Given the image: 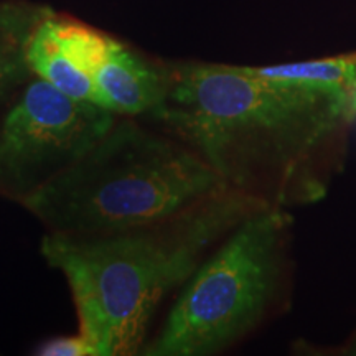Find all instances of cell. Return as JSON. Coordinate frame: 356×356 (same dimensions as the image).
Masks as SVG:
<instances>
[{
  "mask_svg": "<svg viewBox=\"0 0 356 356\" xmlns=\"http://www.w3.org/2000/svg\"><path fill=\"white\" fill-rule=\"evenodd\" d=\"M168 70L165 95L142 119L190 147L226 188L282 210L327 197L348 157V92L256 66Z\"/></svg>",
  "mask_w": 356,
  "mask_h": 356,
  "instance_id": "1",
  "label": "cell"
},
{
  "mask_svg": "<svg viewBox=\"0 0 356 356\" xmlns=\"http://www.w3.org/2000/svg\"><path fill=\"white\" fill-rule=\"evenodd\" d=\"M261 208L266 204L222 188L184 211L118 233H47L40 249L66 279L78 332L95 356L140 355L160 302Z\"/></svg>",
  "mask_w": 356,
  "mask_h": 356,
  "instance_id": "2",
  "label": "cell"
},
{
  "mask_svg": "<svg viewBox=\"0 0 356 356\" xmlns=\"http://www.w3.org/2000/svg\"><path fill=\"white\" fill-rule=\"evenodd\" d=\"M226 188L190 147L118 115L73 165L22 204L50 234L118 233L168 218Z\"/></svg>",
  "mask_w": 356,
  "mask_h": 356,
  "instance_id": "3",
  "label": "cell"
},
{
  "mask_svg": "<svg viewBox=\"0 0 356 356\" xmlns=\"http://www.w3.org/2000/svg\"><path fill=\"white\" fill-rule=\"evenodd\" d=\"M293 220L261 208L239 222L181 286L144 356H213L241 343L280 312L292 292Z\"/></svg>",
  "mask_w": 356,
  "mask_h": 356,
  "instance_id": "4",
  "label": "cell"
},
{
  "mask_svg": "<svg viewBox=\"0 0 356 356\" xmlns=\"http://www.w3.org/2000/svg\"><path fill=\"white\" fill-rule=\"evenodd\" d=\"M118 115L33 76L0 114V197L24 204L99 140Z\"/></svg>",
  "mask_w": 356,
  "mask_h": 356,
  "instance_id": "5",
  "label": "cell"
},
{
  "mask_svg": "<svg viewBox=\"0 0 356 356\" xmlns=\"http://www.w3.org/2000/svg\"><path fill=\"white\" fill-rule=\"evenodd\" d=\"M170 70L162 68L108 37L92 81L97 106L115 115L142 119L162 101Z\"/></svg>",
  "mask_w": 356,
  "mask_h": 356,
  "instance_id": "6",
  "label": "cell"
},
{
  "mask_svg": "<svg viewBox=\"0 0 356 356\" xmlns=\"http://www.w3.org/2000/svg\"><path fill=\"white\" fill-rule=\"evenodd\" d=\"M48 12L29 3L0 2V114L35 76L26 60V47Z\"/></svg>",
  "mask_w": 356,
  "mask_h": 356,
  "instance_id": "7",
  "label": "cell"
},
{
  "mask_svg": "<svg viewBox=\"0 0 356 356\" xmlns=\"http://www.w3.org/2000/svg\"><path fill=\"white\" fill-rule=\"evenodd\" d=\"M47 15L33 30L29 47H26V60H29L30 70L35 76L50 83L66 96L97 104L95 81L61 50L48 29Z\"/></svg>",
  "mask_w": 356,
  "mask_h": 356,
  "instance_id": "8",
  "label": "cell"
},
{
  "mask_svg": "<svg viewBox=\"0 0 356 356\" xmlns=\"http://www.w3.org/2000/svg\"><path fill=\"white\" fill-rule=\"evenodd\" d=\"M266 76L296 79L317 86L343 89L348 92L356 84V51L345 55L299 61V63L256 66Z\"/></svg>",
  "mask_w": 356,
  "mask_h": 356,
  "instance_id": "9",
  "label": "cell"
},
{
  "mask_svg": "<svg viewBox=\"0 0 356 356\" xmlns=\"http://www.w3.org/2000/svg\"><path fill=\"white\" fill-rule=\"evenodd\" d=\"M40 356H95L91 345L84 340L81 333L47 338L33 351Z\"/></svg>",
  "mask_w": 356,
  "mask_h": 356,
  "instance_id": "10",
  "label": "cell"
},
{
  "mask_svg": "<svg viewBox=\"0 0 356 356\" xmlns=\"http://www.w3.org/2000/svg\"><path fill=\"white\" fill-rule=\"evenodd\" d=\"M335 353L343 355V356H356V330L351 333L348 340H346L345 343L338 348V351H335Z\"/></svg>",
  "mask_w": 356,
  "mask_h": 356,
  "instance_id": "11",
  "label": "cell"
},
{
  "mask_svg": "<svg viewBox=\"0 0 356 356\" xmlns=\"http://www.w3.org/2000/svg\"><path fill=\"white\" fill-rule=\"evenodd\" d=\"M348 102H350V111L353 114L355 121H356V84L348 91Z\"/></svg>",
  "mask_w": 356,
  "mask_h": 356,
  "instance_id": "12",
  "label": "cell"
}]
</instances>
